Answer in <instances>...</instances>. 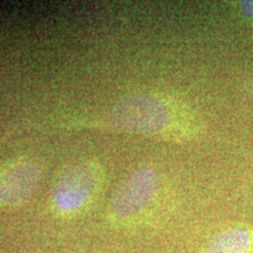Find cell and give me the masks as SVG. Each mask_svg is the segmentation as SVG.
<instances>
[{
	"instance_id": "obj_4",
	"label": "cell",
	"mask_w": 253,
	"mask_h": 253,
	"mask_svg": "<svg viewBox=\"0 0 253 253\" xmlns=\"http://www.w3.org/2000/svg\"><path fill=\"white\" fill-rule=\"evenodd\" d=\"M34 158L18 157L0 168V207L23 205L34 194L42 175Z\"/></svg>"
},
{
	"instance_id": "obj_1",
	"label": "cell",
	"mask_w": 253,
	"mask_h": 253,
	"mask_svg": "<svg viewBox=\"0 0 253 253\" xmlns=\"http://www.w3.org/2000/svg\"><path fill=\"white\" fill-rule=\"evenodd\" d=\"M109 116L118 130L129 134L170 138L194 134V122L184 108L158 94L126 95L115 103Z\"/></svg>"
},
{
	"instance_id": "obj_3",
	"label": "cell",
	"mask_w": 253,
	"mask_h": 253,
	"mask_svg": "<svg viewBox=\"0 0 253 253\" xmlns=\"http://www.w3.org/2000/svg\"><path fill=\"white\" fill-rule=\"evenodd\" d=\"M158 177L149 167L138 168L120 184L109 207V220L118 227L136 226L147 217L156 198Z\"/></svg>"
},
{
	"instance_id": "obj_2",
	"label": "cell",
	"mask_w": 253,
	"mask_h": 253,
	"mask_svg": "<svg viewBox=\"0 0 253 253\" xmlns=\"http://www.w3.org/2000/svg\"><path fill=\"white\" fill-rule=\"evenodd\" d=\"M104 182V170L97 160L89 158L66 169L53 188L50 208L62 219L80 216L99 196Z\"/></svg>"
},
{
	"instance_id": "obj_7",
	"label": "cell",
	"mask_w": 253,
	"mask_h": 253,
	"mask_svg": "<svg viewBox=\"0 0 253 253\" xmlns=\"http://www.w3.org/2000/svg\"><path fill=\"white\" fill-rule=\"evenodd\" d=\"M248 91H249L250 96H251L252 100H253V79H252L251 81L249 82V84H248Z\"/></svg>"
},
{
	"instance_id": "obj_6",
	"label": "cell",
	"mask_w": 253,
	"mask_h": 253,
	"mask_svg": "<svg viewBox=\"0 0 253 253\" xmlns=\"http://www.w3.org/2000/svg\"><path fill=\"white\" fill-rule=\"evenodd\" d=\"M240 7L249 18L253 19V1H242L240 2Z\"/></svg>"
},
{
	"instance_id": "obj_5",
	"label": "cell",
	"mask_w": 253,
	"mask_h": 253,
	"mask_svg": "<svg viewBox=\"0 0 253 253\" xmlns=\"http://www.w3.org/2000/svg\"><path fill=\"white\" fill-rule=\"evenodd\" d=\"M252 251L253 230L235 226L214 236L201 253H251Z\"/></svg>"
}]
</instances>
